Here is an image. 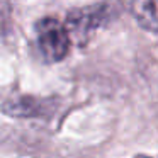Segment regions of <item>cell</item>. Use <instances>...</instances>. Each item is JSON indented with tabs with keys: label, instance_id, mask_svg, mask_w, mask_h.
Returning <instances> with one entry per match:
<instances>
[{
	"label": "cell",
	"instance_id": "obj_1",
	"mask_svg": "<svg viewBox=\"0 0 158 158\" xmlns=\"http://www.w3.org/2000/svg\"><path fill=\"white\" fill-rule=\"evenodd\" d=\"M34 38L39 53L48 63H58L68 55L72 41L65 24L56 17H43L34 26Z\"/></svg>",
	"mask_w": 158,
	"mask_h": 158
},
{
	"label": "cell",
	"instance_id": "obj_2",
	"mask_svg": "<svg viewBox=\"0 0 158 158\" xmlns=\"http://www.w3.org/2000/svg\"><path fill=\"white\" fill-rule=\"evenodd\" d=\"M107 5H89V7L73 9L65 19V27L72 44L83 46L89 43L92 34L104 24L107 17Z\"/></svg>",
	"mask_w": 158,
	"mask_h": 158
},
{
	"label": "cell",
	"instance_id": "obj_3",
	"mask_svg": "<svg viewBox=\"0 0 158 158\" xmlns=\"http://www.w3.org/2000/svg\"><path fill=\"white\" fill-rule=\"evenodd\" d=\"M129 10L143 29L158 34V0H136V2H131Z\"/></svg>",
	"mask_w": 158,
	"mask_h": 158
}]
</instances>
